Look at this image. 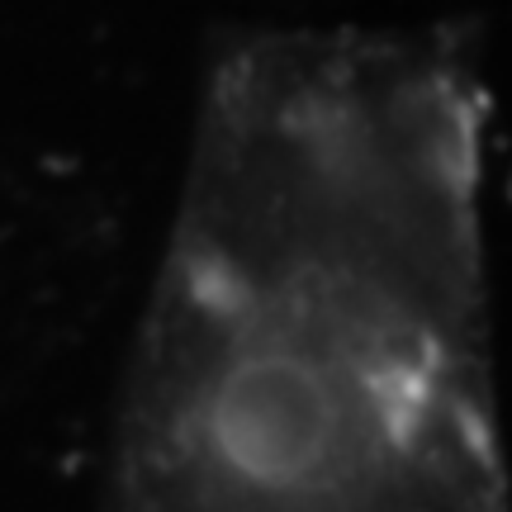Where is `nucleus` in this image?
<instances>
[{"label": "nucleus", "mask_w": 512, "mask_h": 512, "mask_svg": "<svg viewBox=\"0 0 512 512\" xmlns=\"http://www.w3.org/2000/svg\"><path fill=\"white\" fill-rule=\"evenodd\" d=\"M484 86L441 29L214 62L128 361L110 512H512Z\"/></svg>", "instance_id": "f257e3e1"}]
</instances>
